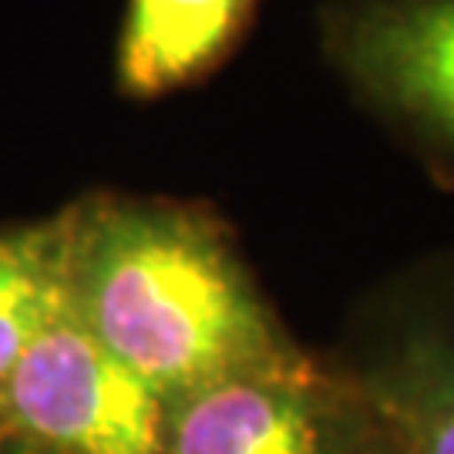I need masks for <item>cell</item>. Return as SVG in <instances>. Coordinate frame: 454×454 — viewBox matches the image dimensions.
I'll list each match as a JSON object with an SVG mask.
<instances>
[{
  "label": "cell",
  "instance_id": "5",
  "mask_svg": "<svg viewBox=\"0 0 454 454\" xmlns=\"http://www.w3.org/2000/svg\"><path fill=\"white\" fill-rule=\"evenodd\" d=\"M371 421L333 354L293 343L172 401L165 454H357Z\"/></svg>",
  "mask_w": 454,
  "mask_h": 454
},
{
  "label": "cell",
  "instance_id": "6",
  "mask_svg": "<svg viewBox=\"0 0 454 454\" xmlns=\"http://www.w3.org/2000/svg\"><path fill=\"white\" fill-rule=\"evenodd\" d=\"M256 0H129L114 74L129 98L152 101L202 82L243 37Z\"/></svg>",
  "mask_w": 454,
  "mask_h": 454
},
{
  "label": "cell",
  "instance_id": "10",
  "mask_svg": "<svg viewBox=\"0 0 454 454\" xmlns=\"http://www.w3.org/2000/svg\"><path fill=\"white\" fill-rule=\"evenodd\" d=\"M0 444H4V438H0Z\"/></svg>",
  "mask_w": 454,
  "mask_h": 454
},
{
  "label": "cell",
  "instance_id": "2",
  "mask_svg": "<svg viewBox=\"0 0 454 454\" xmlns=\"http://www.w3.org/2000/svg\"><path fill=\"white\" fill-rule=\"evenodd\" d=\"M317 31L354 105L454 192V0H324Z\"/></svg>",
  "mask_w": 454,
  "mask_h": 454
},
{
  "label": "cell",
  "instance_id": "4",
  "mask_svg": "<svg viewBox=\"0 0 454 454\" xmlns=\"http://www.w3.org/2000/svg\"><path fill=\"white\" fill-rule=\"evenodd\" d=\"M172 401L61 307L14 367L0 434L51 454H165Z\"/></svg>",
  "mask_w": 454,
  "mask_h": 454
},
{
  "label": "cell",
  "instance_id": "8",
  "mask_svg": "<svg viewBox=\"0 0 454 454\" xmlns=\"http://www.w3.org/2000/svg\"><path fill=\"white\" fill-rule=\"evenodd\" d=\"M367 411H371V407H367ZM357 454H397V451H394V444H390L387 434L380 431V424L371 421V431H367V438H364V444H360Z\"/></svg>",
  "mask_w": 454,
  "mask_h": 454
},
{
  "label": "cell",
  "instance_id": "1",
  "mask_svg": "<svg viewBox=\"0 0 454 454\" xmlns=\"http://www.w3.org/2000/svg\"><path fill=\"white\" fill-rule=\"evenodd\" d=\"M67 212V307L168 401L290 350L215 212L95 192Z\"/></svg>",
  "mask_w": 454,
  "mask_h": 454
},
{
  "label": "cell",
  "instance_id": "7",
  "mask_svg": "<svg viewBox=\"0 0 454 454\" xmlns=\"http://www.w3.org/2000/svg\"><path fill=\"white\" fill-rule=\"evenodd\" d=\"M65 303L67 212L0 226V407L24 350Z\"/></svg>",
  "mask_w": 454,
  "mask_h": 454
},
{
  "label": "cell",
  "instance_id": "9",
  "mask_svg": "<svg viewBox=\"0 0 454 454\" xmlns=\"http://www.w3.org/2000/svg\"><path fill=\"white\" fill-rule=\"evenodd\" d=\"M0 454H51L44 448H37V444H27V441H17V438H7L0 444Z\"/></svg>",
  "mask_w": 454,
  "mask_h": 454
},
{
  "label": "cell",
  "instance_id": "3",
  "mask_svg": "<svg viewBox=\"0 0 454 454\" xmlns=\"http://www.w3.org/2000/svg\"><path fill=\"white\" fill-rule=\"evenodd\" d=\"M397 454H454V249L380 279L333 350Z\"/></svg>",
  "mask_w": 454,
  "mask_h": 454
}]
</instances>
